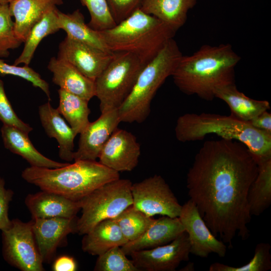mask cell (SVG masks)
<instances>
[{"label": "cell", "instance_id": "1", "mask_svg": "<svg viewBox=\"0 0 271 271\" xmlns=\"http://www.w3.org/2000/svg\"><path fill=\"white\" fill-rule=\"evenodd\" d=\"M257 172L243 144L221 138L203 144L187 172L189 199L212 234L228 247L236 235L243 240L249 237L247 195Z\"/></svg>", "mask_w": 271, "mask_h": 271}, {"label": "cell", "instance_id": "2", "mask_svg": "<svg viewBox=\"0 0 271 271\" xmlns=\"http://www.w3.org/2000/svg\"><path fill=\"white\" fill-rule=\"evenodd\" d=\"M240 60L229 44L205 45L191 55H182L172 76L184 93L211 101L217 88L235 83L234 70Z\"/></svg>", "mask_w": 271, "mask_h": 271}, {"label": "cell", "instance_id": "3", "mask_svg": "<svg viewBox=\"0 0 271 271\" xmlns=\"http://www.w3.org/2000/svg\"><path fill=\"white\" fill-rule=\"evenodd\" d=\"M181 142L202 140L209 134L243 144L256 163L271 158V134L258 130L234 116L210 113H188L180 116L175 127Z\"/></svg>", "mask_w": 271, "mask_h": 271}, {"label": "cell", "instance_id": "4", "mask_svg": "<svg viewBox=\"0 0 271 271\" xmlns=\"http://www.w3.org/2000/svg\"><path fill=\"white\" fill-rule=\"evenodd\" d=\"M22 177L41 190L78 201L120 175L96 161L79 160L56 168L30 166L23 171Z\"/></svg>", "mask_w": 271, "mask_h": 271}, {"label": "cell", "instance_id": "5", "mask_svg": "<svg viewBox=\"0 0 271 271\" xmlns=\"http://www.w3.org/2000/svg\"><path fill=\"white\" fill-rule=\"evenodd\" d=\"M99 31L110 52H129L146 63L158 54L176 33L165 23L140 8L113 27Z\"/></svg>", "mask_w": 271, "mask_h": 271}, {"label": "cell", "instance_id": "6", "mask_svg": "<svg viewBox=\"0 0 271 271\" xmlns=\"http://www.w3.org/2000/svg\"><path fill=\"white\" fill-rule=\"evenodd\" d=\"M182 55L173 38L144 67L130 93L118 108L121 122L140 123L147 118L157 90L172 76Z\"/></svg>", "mask_w": 271, "mask_h": 271}, {"label": "cell", "instance_id": "7", "mask_svg": "<svg viewBox=\"0 0 271 271\" xmlns=\"http://www.w3.org/2000/svg\"><path fill=\"white\" fill-rule=\"evenodd\" d=\"M147 64L129 52L113 53L106 68L95 80V96L99 100L101 113L121 105Z\"/></svg>", "mask_w": 271, "mask_h": 271}, {"label": "cell", "instance_id": "8", "mask_svg": "<svg viewBox=\"0 0 271 271\" xmlns=\"http://www.w3.org/2000/svg\"><path fill=\"white\" fill-rule=\"evenodd\" d=\"M131 182L118 179L96 189L79 200L82 214L76 222V233L84 235L99 222L114 219L132 205Z\"/></svg>", "mask_w": 271, "mask_h": 271}, {"label": "cell", "instance_id": "9", "mask_svg": "<svg viewBox=\"0 0 271 271\" xmlns=\"http://www.w3.org/2000/svg\"><path fill=\"white\" fill-rule=\"evenodd\" d=\"M32 219L25 222L12 220L10 227L2 231V252L5 260L22 271H43L32 228Z\"/></svg>", "mask_w": 271, "mask_h": 271}, {"label": "cell", "instance_id": "10", "mask_svg": "<svg viewBox=\"0 0 271 271\" xmlns=\"http://www.w3.org/2000/svg\"><path fill=\"white\" fill-rule=\"evenodd\" d=\"M132 206L149 217H178L182 205L165 179L155 175L132 184Z\"/></svg>", "mask_w": 271, "mask_h": 271}, {"label": "cell", "instance_id": "11", "mask_svg": "<svg viewBox=\"0 0 271 271\" xmlns=\"http://www.w3.org/2000/svg\"><path fill=\"white\" fill-rule=\"evenodd\" d=\"M190 254L188 236L184 231L168 244L129 255L140 271H174L182 261L189 260Z\"/></svg>", "mask_w": 271, "mask_h": 271}, {"label": "cell", "instance_id": "12", "mask_svg": "<svg viewBox=\"0 0 271 271\" xmlns=\"http://www.w3.org/2000/svg\"><path fill=\"white\" fill-rule=\"evenodd\" d=\"M178 217L187 233L190 253L202 258L211 253L220 257L225 256L226 245L212 234L192 200L182 205Z\"/></svg>", "mask_w": 271, "mask_h": 271}, {"label": "cell", "instance_id": "13", "mask_svg": "<svg viewBox=\"0 0 271 271\" xmlns=\"http://www.w3.org/2000/svg\"><path fill=\"white\" fill-rule=\"evenodd\" d=\"M113 54L66 36L59 45L57 57L70 63L85 76L95 81L106 68Z\"/></svg>", "mask_w": 271, "mask_h": 271}, {"label": "cell", "instance_id": "14", "mask_svg": "<svg viewBox=\"0 0 271 271\" xmlns=\"http://www.w3.org/2000/svg\"><path fill=\"white\" fill-rule=\"evenodd\" d=\"M141 147L131 132L118 127L102 148L99 162L118 173L131 171L138 165Z\"/></svg>", "mask_w": 271, "mask_h": 271}, {"label": "cell", "instance_id": "15", "mask_svg": "<svg viewBox=\"0 0 271 271\" xmlns=\"http://www.w3.org/2000/svg\"><path fill=\"white\" fill-rule=\"evenodd\" d=\"M120 122L118 108L101 112L98 118L90 122L80 133L78 149L74 153V161H96L102 148Z\"/></svg>", "mask_w": 271, "mask_h": 271}, {"label": "cell", "instance_id": "16", "mask_svg": "<svg viewBox=\"0 0 271 271\" xmlns=\"http://www.w3.org/2000/svg\"><path fill=\"white\" fill-rule=\"evenodd\" d=\"M77 219V216L32 219L33 233L44 263H50L67 236L76 233Z\"/></svg>", "mask_w": 271, "mask_h": 271}, {"label": "cell", "instance_id": "17", "mask_svg": "<svg viewBox=\"0 0 271 271\" xmlns=\"http://www.w3.org/2000/svg\"><path fill=\"white\" fill-rule=\"evenodd\" d=\"M25 203L32 218H73L81 210L79 201L44 190L28 194Z\"/></svg>", "mask_w": 271, "mask_h": 271}, {"label": "cell", "instance_id": "18", "mask_svg": "<svg viewBox=\"0 0 271 271\" xmlns=\"http://www.w3.org/2000/svg\"><path fill=\"white\" fill-rule=\"evenodd\" d=\"M185 231L179 217L163 216L153 222L139 238L121 246L126 255L133 252L168 244Z\"/></svg>", "mask_w": 271, "mask_h": 271}, {"label": "cell", "instance_id": "19", "mask_svg": "<svg viewBox=\"0 0 271 271\" xmlns=\"http://www.w3.org/2000/svg\"><path fill=\"white\" fill-rule=\"evenodd\" d=\"M53 82L60 88L89 101L95 96V81L83 75L66 61L52 57L48 65Z\"/></svg>", "mask_w": 271, "mask_h": 271}, {"label": "cell", "instance_id": "20", "mask_svg": "<svg viewBox=\"0 0 271 271\" xmlns=\"http://www.w3.org/2000/svg\"><path fill=\"white\" fill-rule=\"evenodd\" d=\"M63 3V0H13L9 3L10 12L15 18L17 37L25 41L31 29L50 10Z\"/></svg>", "mask_w": 271, "mask_h": 271}, {"label": "cell", "instance_id": "21", "mask_svg": "<svg viewBox=\"0 0 271 271\" xmlns=\"http://www.w3.org/2000/svg\"><path fill=\"white\" fill-rule=\"evenodd\" d=\"M39 114L43 127L50 138H55L60 158L67 162L74 160V140L76 135L50 101L40 105Z\"/></svg>", "mask_w": 271, "mask_h": 271}, {"label": "cell", "instance_id": "22", "mask_svg": "<svg viewBox=\"0 0 271 271\" xmlns=\"http://www.w3.org/2000/svg\"><path fill=\"white\" fill-rule=\"evenodd\" d=\"M1 131L5 148L21 156L31 166L56 168L68 163L58 162L41 154L32 144L28 134L15 127L3 124Z\"/></svg>", "mask_w": 271, "mask_h": 271}, {"label": "cell", "instance_id": "23", "mask_svg": "<svg viewBox=\"0 0 271 271\" xmlns=\"http://www.w3.org/2000/svg\"><path fill=\"white\" fill-rule=\"evenodd\" d=\"M114 219L104 220L97 224L82 239V249L92 255H99L115 246L127 242Z\"/></svg>", "mask_w": 271, "mask_h": 271}, {"label": "cell", "instance_id": "24", "mask_svg": "<svg viewBox=\"0 0 271 271\" xmlns=\"http://www.w3.org/2000/svg\"><path fill=\"white\" fill-rule=\"evenodd\" d=\"M214 96L228 105L232 115L246 122L270 109L267 101L255 100L246 96L237 89L235 83L217 88Z\"/></svg>", "mask_w": 271, "mask_h": 271}, {"label": "cell", "instance_id": "25", "mask_svg": "<svg viewBox=\"0 0 271 271\" xmlns=\"http://www.w3.org/2000/svg\"><path fill=\"white\" fill-rule=\"evenodd\" d=\"M197 0H142L140 9L177 31L185 23L190 10Z\"/></svg>", "mask_w": 271, "mask_h": 271}, {"label": "cell", "instance_id": "26", "mask_svg": "<svg viewBox=\"0 0 271 271\" xmlns=\"http://www.w3.org/2000/svg\"><path fill=\"white\" fill-rule=\"evenodd\" d=\"M58 21L60 29L67 37L105 52H110L105 44L99 31L95 30L86 24L84 17L78 9L72 13L57 12Z\"/></svg>", "mask_w": 271, "mask_h": 271}, {"label": "cell", "instance_id": "27", "mask_svg": "<svg viewBox=\"0 0 271 271\" xmlns=\"http://www.w3.org/2000/svg\"><path fill=\"white\" fill-rule=\"evenodd\" d=\"M257 165V174L247 195L251 216L260 215L271 204V158L261 161Z\"/></svg>", "mask_w": 271, "mask_h": 271}, {"label": "cell", "instance_id": "28", "mask_svg": "<svg viewBox=\"0 0 271 271\" xmlns=\"http://www.w3.org/2000/svg\"><path fill=\"white\" fill-rule=\"evenodd\" d=\"M58 92L59 104L56 109L77 136L83 131L90 123L89 101L61 88Z\"/></svg>", "mask_w": 271, "mask_h": 271}, {"label": "cell", "instance_id": "29", "mask_svg": "<svg viewBox=\"0 0 271 271\" xmlns=\"http://www.w3.org/2000/svg\"><path fill=\"white\" fill-rule=\"evenodd\" d=\"M57 8L47 12L31 29L20 55L16 59L14 65H29L41 41L46 36L60 30L58 21Z\"/></svg>", "mask_w": 271, "mask_h": 271}, {"label": "cell", "instance_id": "30", "mask_svg": "<svg viewBox=\"0 0 271 271\" xmlns=\"http://www.w3.org/2000/svg\"><path fill=\"white\" fill-rule=\"evenodd\" d=\"M114 219L128 242L141 236L155 219L149 217L132 205L123 211Z\"/></svg>", "mask_w": 271, "mask_h": 271}, {"label": "cell", "instance_id": "31", "mask_svg": "<svg viewBox=\"0 0 271 271\" xmlns=\"http://www.w3.org/2000/svg\"><path fill=\"white\" fill-rule=\"evenodd\" d=\"M270 245L260 242L255 248L253 257L241 266H232L220 262L211 264L209 271H266L271 269Z\"/></svg>", "mask_w": 271, "mask_h": 271}, {"label": "cell", "instance_id": "32", "mask_svg": "<svg viewBox=\"0 0 271 271\" xmlns=\"http://www.w3.org/2000/svg\"><path fill=\"white\" fill-rule=\"evenodd\" d=\"M9 2L0 4V58L9 55V50L19 47L22 43L16 36Z\"/></svg>", "mask_w": 271, "mask_h": 271}, {"label": "cell", "instance_id": "33", "mask_svg": "<svg viewBox=\"0 0 271 271\" xmlns=\"http://www.w3.org/2000/svg\"><path fill=\"white\" fill-rule=\"evenodd\" d=\"M95 271H140L120 246H115L98 256Z\"/></svg>", "mask_w": 271, "mask_h": 271}, {"label": "cell", "instance_id": "34", "mask_svg": "<svg viewBox=\"0 0 271 271\" xmlns=\"http://www.w3.org/2000/svg\"><path fill=\"white\" fill-rule=\"evenodd\" d=\"M88 10L90 16L88 26L96 31H103L116 25L106 0H80Z\"/></svg>", "mask_w": 271, "mask_h": 271}, {"label": "cell", "instance_id": "35", "mask_svg": "<svg viewBox=\"0 0 271 271\" xmlns=\"http://www.w3.org/2000/svg\"><path fill=\"white\" fill-rule=\"evenodd\" d=\"M13 75L23 78L31 82L35 87L40 88L51 100L48 83L42 78L40 75L29 65L24 66L10 65L0 58V75Z\"/></svg>", "mask_w": 271, "mask_h": 271}, {"label": "cell", "instance_id": "36", "mask_svg": "<svg viewBox=\"0 0 271 271\" xmlns=\"http://www.w3.org/2000/svg\"><path fill=\"white\" fill-rule=\"evenodd\" d=\"M0 121L3 124L15 127L29 134L33 128L23 121L15 113L6 94L3 81L0 79Z\"/></svg>", "mask_w": 271, "mask_h": 271}, {"label": "cell", "instance_id": "37", "mask_svg": "<svg viewBox=\"0 0 271 271\" xmlns=\"http://www.w3.org/2000/svg\"><path fill=\"white\" fill-rule=\"evenodd\" d=\"M111 14L117 24L139 9L142 0H106Z\"/></svg>", "mask_w": 271, "mask_h": 271}, {"label": "cell", "instance_id": "38", "mask_svg": "<svg viewBox=\"0 0 271 271\" xmlns=\"http://www.w3.org/2000/svg\"><path fill=\"white\" fill-rule=\"evenodd\" d=\"M14 194L12 190L5 188V181L3 178H0V230L2 231L8 229L12 223L8 211Z\"/></svg>", "mask_w": 271, "mask_h": 271}, {"label": "cell", "instance_id": "39", "mask_svg": "<svg viewBox=\"0 0 271 271\" xmlns=\"http://www.w3.org/2000/svg\"><path fill=\"white\" fill-rule=\"evenodd\" d=\"M254 128L271 134V114L265 111L248 122Z\"/></svg>", "mask_w": 271, "mask_h": 271}, {"label": "cell", "instance_id": "40", "mask_svg": "<svg viewBox=\"0 0 271 271\" xmlns=\"http://www.w3.org/2000/svg\"><path fill=\"white\" fill-rule=\"evenodd\" d=\"M77 263L74 258L68 255H61L57 257L52 265L54 271H75Z\"/></svg>", "mask_w": 271, "mask_h": 271}, {"label": "cell", "instance_id": "41", "mask_svg": "<svg viewBox=\"0 0 271 271\" xmlns=\"http://www.w3.org/2000/svg\"><path fill=\"white\" fill-rule=\"evenodd\" d=\"M195 269L194 264L192 262H189L188 264L181 268L180 270L181 271H194Z\"/></svg>", "mask_w": 271, "mask_h": 271}, {"label": "cell", "instance_id": "42", "mask_svg": "<svg viewBox=\"0 0 271 271\" xmlns=\"http://www.w3.org/2000/svg\"><path fill=\"white\" fill-rule=\"evenodd\" d=\"M5 2H7V1H6L5 0H0V4L5 3Z\"/></svg>", "mask_w": 271, "mask_h": 271}, {"label": "cell", "instance_id": "43", "mask_svg": "<svg viewBox=\"0 0 271 271\" xmlns=\"http://www.w3.org/2000/svg\"><path fill=\"white\" fill-rule=\"evenodd\" d=\"M5 1H7V2H11V1H13V0H5Z\"/></svg>", "mask_w": 271, "mask_h": 271}]
</instances>
